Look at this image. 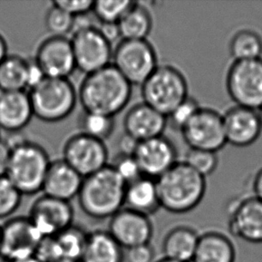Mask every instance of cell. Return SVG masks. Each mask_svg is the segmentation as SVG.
<instances>
[{
  "label": "cell",
  "instance_id": "cell-1",
  "mask_svg": "<svg viewBox=\"0 0 262 262\" xmlns=\"http://www.w3.org/2000/svg\"><path fill=\"white\" fill-rule=\"evenodd\" d=\"M132 93L133 86L111 64L86 75L78 99L85 112L114 117L127 106Z\"/></svg>",
  "mask_w": 262,
  "mask_h": 262
},
{
  "label": "cell",
  "instance_id": "cell-2",
  "mask_svg": "<svg viewBox=\"0 0 262 262\" xmlns=\"http://www.w3.org/2000/svg\"><path fill=\"white\" fill-rule=\"evenodd\" d=\"M156 183L161 209L174 214H184L196 209L207 191L206 177L184 161H177Z\"/></svg>",
  "mask_w": 262,
  "mask_h": 262
},
{
  "label": "cell",
  "instance_id": "cell-3",
  "mask_svg": "<svg viewBox=\"0 0 262 262\" xmlns=\"http://www.w3.org/2000/svg\"><path fill=\"white\" fill-rule=\"evenodd\" d=\"M126 184L110 165L84 177L79 191L80 208L94 220L111 219L124 207Z\"/></svg>",
  "mask_w": 262,
  "mask_h": 262
},
{
  "label": "cell",
  "instance_id": "cell-4",
  "mask_svg": "<svg viewBox=\"0 0 262 262\" xmlns=\"http://www.w3.org/2000/svg\"><path fill=\"white\" fill-rule=\"evenodd\" d=\"M6 142L11 148L6 177L21 195H33L42 191L51 163L45 149L21 137Z\"/></svg>",
  "mask_w": 262,
  "mask_h": 262
},
{
  "label": "cell",
  "instance_id": "cell-5",
  "mask_svg": "<svg viewBox=\"0 0 262 262\" xmlns=\"http://www.w3.org/2000/svg\"><path fill=\"white\" fill-rule=\"evenodd\" d=\"M33 116L47 123H57L75 110L78 93L69 79L46 78L28 93Z\"/></svg>",
  "mask_w": 262,
  "mask_h": 262
},
{
  "label": "cell",
  "instance_id": "cell-6",
  "mask_svg": "<svg viewBox=\"0 0 262 262\" xmlns=\"http://www.w3.org/2000/svg\"><path fill=\"white\" fill-rule=\"evenodd\" d=\"M143 102L168 117L189 97L188 82L184 74L171 64H159L142 85Z\"/></svg>",
  "mask_w": 262,
  "mask_h": 262
},
{
  "label": "cell",
  "instance_id": "cell-7",
  "mask_svg": "<svg viewBox=\"0 0 262 262\" xmlns=\"http://www.w3.org/2000/svg\"><path fill=\"white\" fill-rule=\"evenodd\" d=\"M112 62L132 86H142L159 67L156 50L147 39H122Z\"/></svg>",
  "mask_w": 262,
  "mask_h": 262
},
{
  "label": "cell",
  "instance_id": "cell-8",
  "mask_svg": "<svg viewBox=\"0 0 262 262\" xmlns=\"http://www.w3.org/2000/svg\"><path fill=\"white\" fill-rule=\"evenodd\" d=\"M227 92L236 106L258 110L262 106V59L234 61L227 72Z\"/></svg>",
  "mask_w": 262,
  "mask_h": 262
},
{
  "label": "cell",
  "instance_id": "cell-9",
  "mask_svg": "<svg viewBox=\"0 0 262 262\" xmlns=\"http://www.w3.org/2000/svg\"><path fill=\"white\" fill-rule=\"evenodd\" d=\"M181 133L190 149L216 153L227 143L223 117L212 108L201 107Z\"/></svg>",
  "mask_w": 262,
  "mask_h": 262
},
{
  "label": "cell",
  "instance_id": "cell-10",
  "mask_svg": "<svg viewBox=\"0 0 262 262\" xmlns=\"http://www.w3.org/2000/svg\"><path fill=\"white\" fill-rule=\"evenodd\" d=\"M71 42L76 68L86 75L112 64L111 44L94 26L74 32Z\"/></svg>",
  "mask_w": 262,
  "mask_h": 262
},
{
  "label": "cell",
  "instance_id": "cell-11",
  "mask_svg": "<svg viewBox=\"0 0 262 262\" xmlns=\"http://www.w3.org/2000/svg\"><path fill=\"white\" fill-rule=\"evenodd\" d=\"M62 160L84 178L108 165V152L103 141L79 133L64 143Z\"/></svg>",
  "mask_w": 262,
  "mask_h": 262
},
{
  "label": "cell",
  "instance_id": "cell-12",
  "mask_svg": "<svg viewBox=\"0 0 262 262\" xmlns=\"http://www.w3.org/2000/svg\"><path fill=\"white\" fill-rule=\"evenodd\" d=\"M27 216L39 234L46 238L73 226L75 211L70 202L43 194L32 203Z\"/></svg>",
  "mask_w": 262,
  "mask_h": 262
},
{
  "label": "cell",
  "instance_id": "cell-13",
  "mask_svg": "<svg viewBox=\"0 0 262 262\" xmlns=\"http://www.w3.org/2000/svg\"><path fill=\"white\" fill-rule=\"evenodd\" d=\"M42 239L28 216H13L2 224L0 254L10 261L34 256Z\"/></svg>",
  "mask_w": 262,
  "mask_h": 262
},
{
  "label": "cell",
  "instance_id": "cell-14",
  "mask_svg": "<svg viewBox=\"0 0 262 262\" xmlns=\"http://www.w3.org/2000/svg\"><path fill=\"white\" fill-rule=\"evenodd\" d=\"M49 78L68 79L76 69L71 39L50 36L39 44L34 58Z\"/></svg>",
  "mask_w": 262,
  "mask_h": 262
},
{
  "label": "cell",
  "instance_id": "cell-15",
  "mask_svg": "<svg viewBox=\"0 0 262 262\" xmlns=\"http://www.w3.org/2000/svg\"><path fill=\"white\" fill-rule=\"evenodd\" d=\"M107 231L125 250L150 244L154 227L149 216L124 207L110 219Z\"/></svg>",
  "mask_w": 262,
  "mask_h": 262
},
{
  "label": "cell",
  "instance_id": "cell-16",
  "mask_svg": "<svg viewBox=\"0 0 262 262\" xmlns=\"http://www.w3.org/2000/svg\"><path fill=\"white\" fill-rule=\"evenodd\" d=\"M88 233L73 225L50 237L43 238L35 256L40 262H79Z\"/></svg>",
  "mask_w": 262,
  "mask_h": 262
},
{
  "label": "cell",
  "instance_id": "cell-17",
  "mask_svg": "<svg viewBox=\"0 0 262 262\" xmlns=\"http://www.w3.org/2000/svg\"><path fill=\"white\" fill-rule=\"evenodd\" d=\"M143 177L157 180L177 162L173 142L162 136L138 142L133 154Z\"/></svg>",
  "mask_w": 262,
  "mask_h": 262
},
{
  "label": "cell",
  "instance_id": "cell-18",
  "mask_svg": "<svg viewBox=\"0 0 262 262\" xmlns=\"http://www.w3.org/2000/svg\"><path fill=\"white\" fill-rule=\"evenodd\" d=\"M228 227L235 237L262 244V202L253 196L234 202L229 209Z\"/></svg>",
  "mask_w": 262,
  "mask_h": 262
},
{
  "label": "cell",
  "instance_id": "cell-19",
  "mask_svg": "<svg viewBox=\"0 0 262 262\" xmlns=\"http://www.w3.org/2000/svg\"><path fill=\"white\" fill-rule=\"evenodd\" d=\"M222 117L227 143L247 147L259 138L262 125L257 110L236 106L227 110Z\"/></svg>",
  "mask_w": 262,
  "mask_h": 262
},
{
  "label": "cell",
  "instance_id": "cell-20",
  "mask_svg": "<svg viewBox=\"0 0 262 262\" xmlns=\"http://www.w3.org/2000/svg\"><path fill=\"white\" fill-rule=\"evenodd\" d=\"M167 124V117L144 102L132 106L124 118L125 135L138 142L162 136Z\"/></svg>",
  "mask_w": 262,
  "mask_h": 262
},
{
  "label": "cell",
  "instance_id": "cell-21",
  "mask_svg": "<svg viewBox=\"0 0 262 262\" xmlns=\"http://www.w3.org/2000/svg\"><path fill=\"white\" fill-rule=\"evenodd\" d=\"M33 116L27 92L0 91V130L17 134L28 125Z\"/></svg>",
  "mask_w": 262,
  "mask_h": 262
},
{
  "label": "cell",
  "instance_id": "cell-22",
  "mask_svg": "<svg viewBox=\"0 0 262 262\" xmlns=\"http://www.w3.org/2000/svg\"><path fill=\"white\" fill-rule=\"evenodd\" d=\"M83 177L63 160L51 161L43 184L44 194L69 202L77 197Z\"/></svg>",
  "mask_w": 262,
  "mask_h": 262
},
{
  "label": "cell",
  "instance_id": "cell-23",
  "mask_svg": "<svg viewBox=\"0 0 262 262\" xmlns=\"http://www.w3.org/2000/svg\"><path fill=\"white\" fill-rule=\"evenodd\" d=\"M236 249L227 234L220 230L200 234L191 262H235Z\"/></svg>",
  "mask_w": 262,
  "mask_h": 262
},
{
  "label": "cell",
  "instance_id": "cell-24",
  "mask_svg": "<svg viewBox=\"0 0 262 262\" xmlns=\"http://www.w3.org/2000/svg\"><path fill=\"white\" fill-rule=\"evenodd\" d=\"M124 208L148 216L161 209L156 180L142 177L127 184Z\"/></svg>",
  "mask_w": 262,
  "mask_h": 262
},
{
  "label": "cell",
  "instance_id": "cell-25",
  "mask_svg": "<svg viewBox=\"0 0 262 262\" xmlns=\"http://www.w3.org/2000/svg\"><path fill=\"white\" fill-rule=\"evenodd\" d=\"M200 234L188 225L171 228L163 239L164 258L180 262H191L198 245Z\"/></svg>",
  "mask_w": 262,
  "mask_h": 262
},
{
  "label": "cell",
  "instance_id": "cell-26",
  "mask_svg": "<svg viewBox=\"0 0 262 262\" xmlns=\"http://www.w3.org/2000/svg\"><path fill=\"white\" fill-rule=\"evenodd\" d=\"M124 252L108 231H92L79 262H124Z\"/></svg>",
  "mask_w": 262,
  "mask_h": 262
},
{
  "label": "cell",
  "instance_id": "cell-27",
  "mask_svg": "<svg viewBox=\"0 0 262 262\" xmlns=\"http://www.w3.org/2000/svg\"><path fill=\"white\" fill-rule=\"evenodd\" d=\"M152 26L149 11L138 2L134 3L118 23L122 39H147Z\"/></svg>",
  "mask_w": 262,
  "mask_h": 262
},
{
  "label": "cell",
  "instance_id": "cell-28",
  "mask_svg": "<svg viewBox=\"0 0 262 262\" xmlns=\"http://www.w3.org/2000/svg\"><path fill=\"white\" fill-rule=\"evenodd\" d=\"M29 61L7 55L0 64V91L23 92L28 88Z\"/></svg>",
  "mask_w": 262,
  "mask_h": 262
},
{
  "label": "cell",
  "instance_id": "cell-29",
  "mask_svg": "<svg viewBox=\"0 0 262 262\" xmlns=\"http://www.w3.org/2000/svg\"><path fill=\"white\" fill-rule=\"evenodd\" d=\"M229 50L234 61L253 60L261 58V38L256 32L250 30H243L233 36L229 45Z\"/></svg>",
  "mask_w": 262,
  "mask_h": 262
},
{
  "label": "cell",
  "instance_id": "cell-30",
  "mask_svg": "<svg viewBox=\"0 0 262 262\" xmlns=\"http://www.w3.org/2000/svg\"><path fill=\"white\" fill-rule=\"evenodd\" d=\"M80 133L105 142L113 134L114 117L100 114L83 112L79 118Z\"/></svg>",
  "mask_w": 262,
  "mask_h": 262
},
{
  "label": "cell",
  "instance_id": "cell-31",
  "mask_svg": "<svg viewBox=\"0 0 262 262\" xmlns=\"http://www.w3.org/2000/svg\"><path fill=\"white\" fill-rule=\"evenodd\" d=\"M135 1L98 0L94 1L92 12L100 24H118Z\"/></svg>",
  "mask_w": 262,
  "mask_h": 262
},
{
  "label": "cell",
  "instance_id": "cell-32",
  "mask_svg": "<svg viewBox=\"0 0 262 262\" xmlns=\"http://www.w3.org/2000/svg\"><path fill=\"white\" fill-rule=\"evenodd\" d=\"M184 162L202 177H207L216 171L219 158L216 152L190 149L185 155Z\"/></svg>",
  "mask_w": 262,
  "mask_h": 262
},
{
  "label": "cell",
  "instance_id": "cell-33",
  "mask_svg": "<svg viewBox=\"0 0 262 262\" xmlns=\"http://www.w3.org/2000/svg\"><path fill=\"white\" fill-rule=\"evenodd\" d=\"M21 192L6 176L0 177V220L9 219L20 207Z\"/></svg>",
  "mask_w": 262,
  "mask_h": 262
},
{
  "label": "cell",
  "instance_id": "cell-34",
  "mask_svg": "<svg viewBox=\"0 0 262 262\" xmlns=\"http://www.w3.org/2000/svg\"><path fill=\"white\" fill-rule=\"evenodd\" d=\"M75 18L62 10L59 7L52 5L45 16V26L51 33V36L66 37L73 32Z\"/></svg>",
  "mask_w": 262,
  "mask_h": 262
},
{
  "label": "cell",
  "instance_id": "cell-35",
  "mask_svg": "<svg viewBox=\"0 0 262 262\" xmlns=\"http://www.w3.org/2000/svg\"><path fill=\"white\" fill-rule=\"evenodd\" d=\"M201 107L198 101L189 96L167 117V122H170L174 129L182 131Z\"/></svg>",
  "mask_w": 262,
  "mask_h": 262
},
{
  "label": "cell",
  "instance_id": "cell-36",
  "mask_svg": "<svg viewBox=\"0 0 262 262\" xmlns=\"http://www.w3.org/2000/svg\"><path fill=\"white\" fill-rule=\"evenodd\" d=\"M110 166L126 185L143 177L138 164L132 155L119 154Z\"/></svg>",
  "mask_w": 262,
  "mask_h": 262
},
{
  "label": "cell",
  "instance_id": "cell-37",
  "mask_svg": "<svg viewBox=\"0 0 262 262\" xmlns=\"http://www.w3.org/2000/svg\"><path fill=\"white\" fill-rule=\"evenodd\" d=\"M94 1L92 0H56L52 5L59 7L74 18L88 14L92 12Z\"/></svg>",
  "mask_w": 262,
  "mask_h": 262
},
{
  "label": "cell",
  "instance_id": "cell-38",
  "mask_svg": "<svg viewBox=\"0 0 262 262\" xmlns=\"http://www.w3.org/2000/svg\"><path fill=\"white\" fill-rule=\"evenodd\" d=\"M155 250L151 244L125 249L124 262H155Z\"/></svg>",
  "mask_w": 262,
  "mask_h": 262
},
{
  "label": "cell",
  "instance_id": "cell-39",
  "mask_svg": "<svg viewBox=\"0 0 262 262\" xmlns=\"http://www.w3.org/2000/svg\"><path fill=\"white\" fill-rule=\"evenodd\" d=\"M45 78L46 76L43 74L39 66L36 64L35 61H29L28 88L31 90L35 87Z\"/></svg>",
  "mask_w": 262,
  "mask_h": 262
},
{
  "label": "cell",
  "instance_id": "cell-40",
  "mask_svg": "<svg viewBox=\"0 0 262 262\" xmlns=\"http://www.w3.org/2000/svg\"><path fill=\"white\" fill-rule=\"evenodd\" d=\"M98 30L111 45L121 38L118 24H100Z\"/></svg>",
  "mask_w": 262,
  "mask_h": 262
},
{
  "label": "cell",
  "instance_id": "cell-41",
  "mask_svg": "<svg viewBox=\"0 0 262 262\" xmlns=\"http://www.w3.org/2000/svg\"><path fill=\"white\" fill-rule=\"evenodd\" d=\"M11 148L6 141L0 140V177L7 174L10 160Z\"/></svg>",
  "mask_w": 262,
  "mask_h": 262
},
{
  "label": "cell",
  "instance_id": "cell-42",
  "mask_svg": "<svg viewBox=\"0 0 262 262\" xmlns=\"http://www.w3.org/2000/svg\"><path fill=\"white\" fill-rule=\"evenodd\" d=\"M137 144H138L137 141H135V139L131 138L130 136L124 134V136L121 138L120 142H119L120 154L133 156V154L137 147Z\"/></svg>",
  "mask_w": 262,
  "mask_h": 262
},
{
  "label": "cell",
  "instance_id": "cell-43",
  "mask_svg": "<svg viewBox=\"0 0 262 262\" xmlns=\"http://www.w3.org/2000/svg\"><path fill=\"white\" fill-rule=\"evenodd\" d=\"M253 197L262 202V169L257 173L253 181Z\"/></svg>",
  "mask_w": 262,
  "mask_h": 262
},
{
  "label": "cell",
  "instance_id": "cell-44",
  "mask_svg": "<svg viewBox=\"0 0 262 262\" xmlns=\"http://www.w3.org/2000/svg\"><path fill=\"white\" fill-rule=\"evenodd\" d=\"M7 55L8 54H7V41L4 39L3 36L0 34V64L7 57Z\"/></svg>",
  "mask_w": 262,
  "mask_h": 262
},
{
  "label": "cell",
  "instance_id": "cell-45",
  "mask_svg": "<svg viewBox=\"0 0 262 262\" xmlns=\"http://www.w3.org/2000/svg\"><path fill=\"white\" fill-rule=\"evenodd\" d=\"M155 262H180L177 261V260H173V259H167V258H162V259H158V260H155Z\"/></svg>",
  "mask_w": 262,
  "mask_h": 262
},
{
  "label": "cell",
  "instance_id": "cell-46",
  "mask_svg": "<svg viewBox=\"0 0 262 262\" xmlns=\"http://www.w3.org/2000/svg\"><path fill=\"white\" fill-rule=\"evenodd\" d=\"M0 262H10V260L7 259L5 256L0 254Z\"/></svg>",
  "mask_w": 262,
  "mask_h": 262
},
{
  "label": "cell",
  "instance_id": "cell-47",
  "mask_svg": "<svg viewBox=\"0 0 262 262\" xmlns=\"http://www.w3.org/2000/svg\"><path fill=\"white\" fill-rule=\"evenodd\" d=\"M258 113H259V119H260V122H261L262 125V106L259 108V111H258Z\"/></svg>",
  "mask_w": 262,
  "mask_h": 262
},
{
  "label": "cell",
  "instance_id": "cell-48",
  "mask_svg": "<svg viewBox=\"0 0 262 262\" xmlns=\"http://www.w3.org/2000/svg\"><path fill=\"white\" fill-rule=\"evenodd\" d=\"M1 234H2V224H0V245H1Z\"/></svg>",
  "mask_w": 262,
  "mask_h": 262
},
{
  "label": "cell",
  "instance_id": "cell-49",
  "mask_svg": "<svg viewBox=\"0 0 262 262\" xmlns=\"http://www.w3.org/2000/svg\"><path fill=\"white\" fill-rule=\"evenodd\" d=\"M0 140H1V139H0Z\"/></svg>",
  "mask_w": 262,
  "mask_h": 262
}]
</instances>
